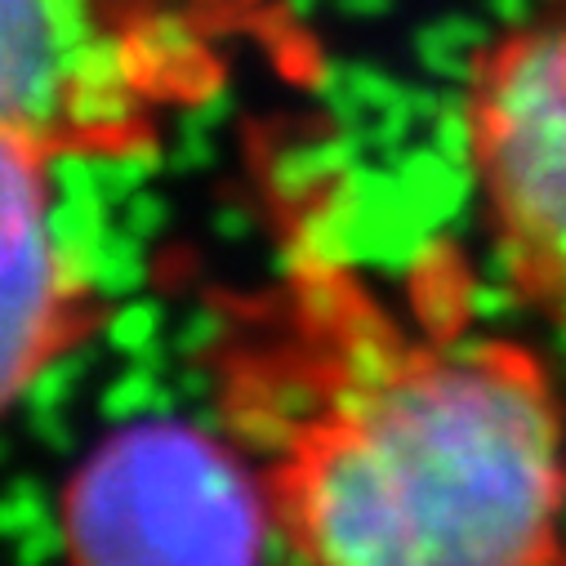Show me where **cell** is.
Segmentation results:
<instances>
[{"label":"cell","mask_w":566,"mask_h":566,"mask_svg":"<svg viewBox=\"0 0 566 566\" xmlns=\"http://www.w3.org/2000/svg\"><path fill=\"white\" fill-rule=\"evenodd\" d=\"M219 397L295 566H566V388L522 339L308 250L228 331Z\"/></svg>","instance_id":"cell-1"},{"label":"cell","mask_w":566,"mask_h":566,"mask_svg":"<svg viewBox=\"0 0 566 566\" xmlns=\"http://www.w3.org/2000/svg\"><path fill=\"white\" fill-rule=\"evenodd\" d=\"M219 50L166 0H0V129L134 153L219 85Z\"/></svg>","instance_id":"cell-2"},{"label":"cell","mask_w":566,"mask_h":566,"mask_svg":"<svg viewBox=\"0 0 566 566\" xmlns=\"http://www.w3.org/2000/svg\"><path fill=\"white\" fill-rule=\"evenodd\" d=\"M460 144L504 286L566 339V0L473 50Z\"/></svg>","instance_id":"cell-3"},{"label":"cell","mask_w":566,"mask_h":566,"mask_svg":"<svg viewBox=\"0 0 566 566\" xmlns=\"http://www.w3.org/2000/svg\"><path fill=\"white\" fill-rule=\"evenodd\" d=\"M72 531L81 566H254L272 522L241 451L161 429L85 473Z\"/></svg>","instance_id":"cell-4"},{"label":"cell","mask_w":566,"mask_h":566,"mask_svg":"<svg viewBox=\"0 0 566 566\" xmlns=\"http://www.w3.org/2000/svg\"><path fill=\"white\" fill-rule=\"evenodd\" d=\"M59 161L36 138L0 129V415L85 344L103 308L59 232Z\"/></svg>","instance_id":"cell-5"}]
</instances>
